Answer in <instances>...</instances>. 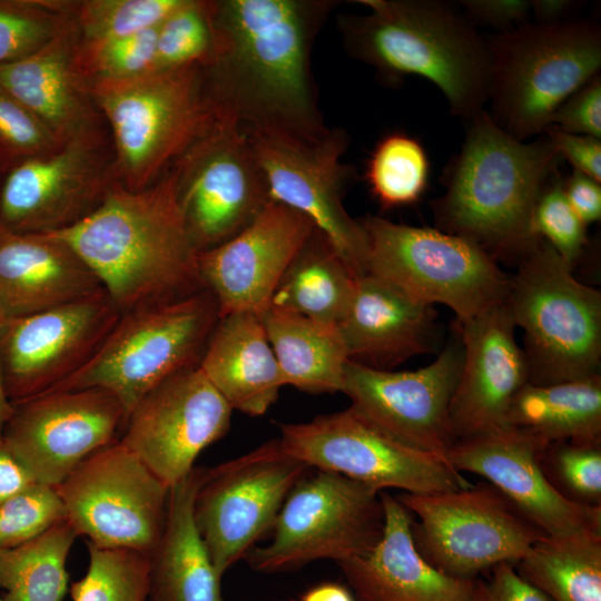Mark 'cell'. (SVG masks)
Here are the masks:
<instances>
[{"label": "cell", "mask_w": 601, "mask_h": 601, "mask_svg": "<svg viewBox=\"0 0 601 601\" xmlns=\"http://www.w3.org/2000/svg\"><path fill=\"white\" fill-rule=\"evenodd\" d=\"M326 0L209 1L211 49L203 63L215 109L245 130L319 140L325 126L311 71Z\"/></svg>", "instance_id": "obj_1"}, {"label": "cell", "mask_w": 601, "mask_h": 601, "mask_svg": "<svg viewBox=\"0 0 601 601\" xmlns=\"http://www.w3.org/2000/svg\"><path fill=\"white\" fill-rule=\"evenodd\" d=\"M49 235L80 257L121 313L206 289L171 167L144 189L114 181L93 211Z\"/></svg>", "instance_id": "obj_2"}, {"label": "cell", "mask_w": 601, "mask_h": 601, "mask_svg": "<svg viewBox=\"0 0 601 601\" xmlns=\"http://www.w3.org/2000/svg\"><path fill=\"white\" fill-rule=\"evenodd\" d=\"M365 14H343L344 47L388 82L406 76L431 81L452 115L469 120L484 109L490 57L482 37L463 13L436 0H357Z\"/></svg>", "instance_id": "obj_3"}, {"label": "cell", "mask_w": 601, "mask_h": 601, "mask_svg": "<svg viewBox=\"0 0 601 601\" xmlns=\"http://www.w3.org/2000/svg\"><path fill=\"white\" fill-rule=\"evenodd\" d=\"M460 151L444 173L445 194L433 203L440 230L474 242L491 256L525 253L533 208L561 159L549 139L520 141L485 109L466 121Z\"/></svg>", "instance_id": "obj_4"}, {"label": "cell", "mask_w": 601, "mask_h": 601, "mask_svg": "<svg viewBox=\"0 0 601 601\" xmlns=\"http://www.w3.org/2000/svg\"><path fill=\"white\" fill-rule=\"evenodd\" d=\"M112 132L114 180L129 190L157 181L205 131L215 116L203 63L124 80L88 82Z\"/></svg>", "instance_id": "obj_5"}, {"label": "cell", "mask_w": 601, "mask_h": 601, "mask_svg": "<svg viewBox=\"0 0 601 601\" xmlns=\"http://www.w3.org/2000/svg\"><path fill=\"white\" fill-rule=\"evenodd\" d=\"M484 39L486 111L520 141L544 132L555 110L601 69V28L593 21L524 22Z\"/></svg>", "instance_id": "obj_6"}, {"label": "cell", "mask_w": 601, "mask_h": 601, "mask_svg": "<svg viewBox=\"0 0 601 601\" xmlns=\"http://www.w3.org/2000/svg\"><path fill=\"white\" fill-rule=\"evenodd\" d=\"M505 304L524 332L529 383L548 385L599 374L601 294L543 239L520 256Z\"/></svg>", "instance_id": "obj_7"}, {"label": "cell", "mask_w": 601, "mask_h": 601, "mask_svg": "<svg viewBox=\"0 0 601 601\" xmlns=\"http://www.w3.org/2000/svg\"><path fill=\"white\" fill-rule=\"evenodd\" d=\"M218 319L219 307L208 289L121 313L92 357L48 393L108 390L127 420L154 387L199 364Z\"/></svg>", "instance_id": "obj_8"}, {"label": "cell", "mask_w": 601, "mask_h": 601, "mask_svg": "<svg viewBox=\"0 0 601 601\" xmlns=\"http://www.w3.org/2000/svg\"><path fill=\"white\" fill-rule=\"evenodd\" d=\"M359 223L366 238L365 273L412 298L447 306L459 323L505 302L510 278L474 242L378 216Z\"/></svg>", "instance_id": "obj_9"}, {"label": "cell", "mask_w": 601, "mask_h": 601, "mask_svg": "<svg viewBox=\"0 0 601 601\" xmlns=\"http://www.w3.org/2000/svg\"><path fill=\"white\" fill-rule=\"evenodd\" d=\"M381 492L337 473L305 475L286 497L269 543L244 560L259 573L298 570L317 560L336 563L372 550L382 538Z\"/></svg>", "instance_id": "obj_10"}, {"label": "cell", "mask_w": 601, "mask_h": 601, "mask_svg": "<svg viewBox=\"0 0 601 601\" xmlns=\"http://www.w3.org/2000/svg\"><path fill=\"white\" fill-rule=\"evenodd\" d=\"M396 497L413 516L411 533L420 555L451 577L476 579L497 564L515 565L546 536L486 481Z\"/></svg>", "instance_id": "obj_11"}, {"label": "cell", "mask_w": 601, "mask_h": 601, "mask_svg": "<svg viewBox=\"0 0 601 601\" xmlns=\"http://www.w3.org/2000/svg\"><path fill=\"white\" fill-rule=\"evenodd\" d=\"M279 443L290 456L378 492L427 494L472 484L440 457L397 440L352 406L306 423L279 424Z\"/></svg>", "instance_id": "obj_12"}, {"label": "cell", "mask_w": 601, "mask_h": 601, "mask_svg": "<svg viewBox=\"0 0 601 601\" xmlns=\"http://www.w3.org/2000/svg\"><path fill=\"white\" fill-rule=\"evenodd\" d=\"M55 489L86 541L149 554L158 544L170 487L118 440L83 459Z\"/></svg>", "instance_id": "obj_13"}, {"label": "cell", "mask_w": 601, "mask_h": 601, "mask_svg": "<svg viewBox=\"0 0 601 601\" xmlns=\"http://www.w3.org/2000/svg\"><path fill=\"white\" fill-rule=\"evenodd\" d=\"M308 469L287 454L278 439L206 467L194 519L219 577L273 529L286 497Z\"/></svg>", "instance_id": "obj_14"}, {"label": "cell", "mask_w": 601, "mask_h": 601, "mask_svg": "<svg viewBox=\"0 0 601 601\" xmlns=\"http://www.w3.org/2000/svg\"><path fill=\"white\" fill-rule=\"evenodd\" d=\"M171 168L181 213L199 253L234 237L269 201L246 130L218 110Z\"/></svg>", "instance_id": "obj_15"}, {"label": "cell", "mask_w": 601, "mask_h": 601, "mask_svg": "<svg viewBox=\"0 0 601 601\" xmlns=\"http://www.w3.org/2000/svg\"><path fill=\"white\" fill-rule=\"evenodd\" d=\"M267 186L269 201L306 216L357 275L365 274L366 238L359 219L343 205L351 169L344 129H329L319 140L270 130H246Z\"/></svg>", "instance_id": "obj_16"}, {"label": "cell", "mask_w": 601, "mask_h": 601, "mask_svg": "<svg viewBox=\"0 0 601 601\" xmlns=\"http://www.w3.org/2000/svg\"><path fill=\"white\" fill-rule=\"evenodd\" d=\"M121 312L107 294L3 318L0 359L11 404L46 394L97 352Z\"/></svg>", "instance_id": "obj_17"}, {"label": "cell", "mask_w": 601, "mask_h": 601, "mask_svg": "<svg viewBox=\"0 0 601 601\" xmlns=\"http://www.w3.org/2000/svg\"><path fill=\"white\" fill-rule=\"evenodd\" d=\"M231 412L198 365L193 366L148 392L129 413L118 441L171 487L228 432Z\"/></svg>", "instance_id": "obj_18"}, {"label": "cell", "mask_w": 601, "mask_h": 601, "mask_svg": "<svg viewBox=\"0 0 601 601\" xmlns=\"http://www.w3.org/2000/svg\"><path fill=\"white\" fill-rule=\"evenodd\" d=\"M126 414L108 390L46 393L13 404L3 437L38 483L57 486L88 455L117 441Z\"/></svg>", "instance_id": "obj_19"}, {"label": "cell", "mask_w": 601, "mask_h": 601, "mask_svg": "<svg viewBox=\"0 0 601 601\" xmlns=\"http://www.w3.org/2000/svg\"><path fill=\"white\" fill-rule=\"evenodd\" d=\"M457 335L433 363L414 371L376 370L348 361L342 392L371 422L447 463L446 454L455 443L449 407L463 364L460 332Z\"/></svg>", "instance_id": "obj_20"}, {"label": "cell", "mask_w": 601, "mask_h": 601, "mask_svg": "<svg viewBox=\"0 0 601 601\" xmlns=\"http://www.w3.org/2000/svg\"><path fill=\"white\" fill-rule=\"evenodd\" d=\"M101 144V136L80 138L11 166L0 187V225L52 234L93 211L115 181Z\"/></svg>", "instance_id": "obj_21"}, {"label": "cell", "mask_w": 601, "mask_h": 601, "mask_svg": "<svg viewBox=\"0 0 601 601\" xmlns=\"http://www.w3.org/2000/svg\"><path fill=\"white\" fill-rule=\"evenodd\" d=\"M546 445L506 426L455 442L446 461L457 472L480 475L495 486L546 536L601 533V508L564 499L548 480L541 464Z\"/></svg>", "instance_id": "obj_22"}, {"label": "cell", "mask_w": 601, "mask_h": 601, "mask_svg": "<svg viewBox=\"0 0 601 601\" xmlns=\"http://www.w3.org/2000/svg\"><path fill=\"white\" fill-rule=\"evenodd\" d=\"M314 229L299 211L268 201L234 237L199 253L200 278L216 298L219 316L242 311L263 313Z\"/></svg>", "instance_id": "obj_23"}, {"label": "cell", "mask_w": 601, "mask_h": 601, "mask_svg": "<svg viewBox=\"0 0 601 601\" xmlns=\"http://www.w3.org/2000/svg\"><path fill=\"white\" fill-rule=\"evenodd\" d=\"M514 328L505 302L459 323L463 364L449 407L454 442L508 426L510 405L529 383L528 361Z\"/></svg>", "instance_id": "obj_24"}, {"label": "cell", "mask_w": 601, "mask_h": 601, "mask_svg": "<svg viewBox=\"0 0 601 601\" xmlns=\"http://www.w3.org/2000/svg\"><path fill=\"white\" fill-rule=\"evenodd\" d=\"M384 529L367 553L338 562L355 601H479L482 580L445 574L417 552L412 514L386 491L381 492Z\"/></svg>", "instance_id": "obj_25"}, {"label": "cell", "mask_w": 601, "mask_h": 601, "mask_svg": "<svg viewBox=\"0 0 601 601\" xmlns=\"http://www.w3.org/2000/svg\"><path fill=\"white\" fill-rule=\"evenodd\" d=\"M436 318L433 305L365 273L357 276L349 305L337 326L349 361L390 371L437 348Z\"/></svg>", "instance_id": "obj_26"}, {"label": "cell", "mask_w": 601, "mask_h": 601, "mask_svg": "<svg viewBox=\"0 0 601 601\" xmlns=\"http://www.w3.org/2000/svg\"><path fill=\"white\" fill-rule=\"evenodd\" d=\"M106 294L101 284L61 239L0 225V314L26 316Z\"/></svg>", "instance_id": "obj_27"}, {"label": "cell", "mask_w": 601, "mask_h": 601, "mask_svg": "<svg viewBox=\"0 0 601 601\" xmlns=\"http://www.w3.org/2000/svg\"><path fill=\"white\" fill-rule=\"evenodd\" d=\"M75 21L37 51L0 65V86L30 109L65 145L100 136L98 109L76 61Z\"/></svg>", "instance_id": "obj_28"}, {"label": "cell", "mask_w": 601, "mask_h": 601, "mask_svg": "<svg viewBox=\"0 0 601 601\" xmlns=\"http://www.w3.org/2000/svg\"><path fill=\"white\" fill-rule=\"evenodd\" d=\"M231 410L260 416L284 386L259 314L249 311L219 316L198 364Z\"/></svg>", "instance_id": "obj_29"}, {"label": "cell", "mask_w": 601, "mask_h": 601, "mask_svg": "<svg viewBox=\"0 0 601 601\" xmlns=\"http://www.w3.org/2000/svg\"><path fill=\"white\" fill-rule=\"evenodd\" d=\"M206 467L191 472L169 491L167 518L150 553L148 601H224L216 572L194 519V502Z\"/></svg>", "instance_id": "obj_30"}, {"label": "cell", "mask_w": 601, "mask_h": 601, "mask_svg": "<svg viewBox=\"0 0 601 601\" xmlns=\"http://www.w3.org/2000/svg\"><path fill=\"white\" fill-rule=\"evenodd\" d=\"M259 316L284 385L314 394L343 391L349 359L337 325L270 306Z\"/></svg>", "instance_id": "obj_31"}, {"label": "cell", "mask_w": 601, "mask_h": 601, "mask_svg": "<svg viewBox=\"0 0 601 601\" xmlns=\"http://www.w3.org/2000/svg\"><path fill=\"white\" fill-rule=\"evenodd\" d=\"M506 425L546 444L601 443V377L548 385L526 383L514 396Z\"/></svg>", "instance_id": "obj_32"}, {"label": "cell", "mask_w": 601, "mask_h": 601, "mask_svg": "<svg viewBox=\"0 0 601 601\" xmlns=\"http://www.w3.org/2000/svg\"><path fill=\"white\" fill-rule=\"evenodd\" d=\"M357 275L315 228L276 286L269 306L338 325Z\"/></svg>", "instance_id": "obj_33"}, {"label": "cell", "mask_w": 601, "mask_h": 601, "mask_svg": "<svg viewBox=\"0 0 601 601\" xmlns=\"http://www.w3.org/2000/svg\"><path fill=\"white\" fill-rule=\"evenodd\" d=\"M515 569L551 601H601V533L544 536Z\"/></svg>", "instance_id": "obj_34"}, {"label": "cell", "mask_w": 601, "mask_h": 601, "mask_svg": "<svg viewBox=\"0 0 601 601\" xmlns=\"http://www.w3.org/2000/svg\"><path fill=\"white\" fill-rule=\"evenodd\" d=\"M77 536L66 520L22 545L0 551L3 601H62L69 582L67 556Z\"/></svg>", "instance_id": "obj_35"}, {"label": "cell", "mask_w": 601, "mask_h": 601, "mask_svg": "<svg viewBox=\"0 0 601 601\" xmlns=\"http://www.w3.org/2000/svg\"><path fill=\"white\" fill-rule=\"evenodd\" d=\"M365 178L372 195L382 207L415 204L428 186L430 160L426 150L412 136L391 132L373 149Z\"/></svg>", "instance_id": "obj_36"}, {"label": "cell", "mask_w": 601, "mask_h": 601, "mask_svg": "<svg viewBox=\"0 0 601 601\" xmlns=\"http://www.w3.org/2000/svg\"><path fill=\"white\" fill-rule=\"evenodd\" d=\"M87 573L70 585L72 601H148L150 554L134 549L101 548L86 541Z\"/></svg>", "instance_id": "obj_37"}, {"label": "cell", "mask_w": 601, "mask_h": 601, "mask_svg": "<svg viewBox=\"0 0 601 601\" xmlns=\"http://www.w3.org/2000/svg\"><path fill=\"white\" fill-rule=\"evenodd\" d=\"M73 21V1L0 0V65L19 60Z\"/></svg>", "instance_id": "obj_38"}, {"label": "cell", "mask_w": 601, "mask_h": 601, "mask_svg": "<svg viewBox=\"0 0 601 601\" xmlns=\"http://www.w3.org/2000/svg\"><path fill=\"white\" fill-rule=\"evenodd\" d=\"M183 0L73 1V21L80 43L127 37L157 27Z\"/></svg>", "instance_id": "obj_39"}, {"label": "cell", "mask_w": 601, "mask_h": 601, "mask_svg": "<svg viewBox=\"0 0 601 601\" xmlns=\"http://www.w3.org/2000/svg\"><path fill=\"white\" fill-rule=\"evenodd\" d=\"M541 464L550 483L564 499L601 508V443H549Z\"/></svg>", "instance_id": "obj_40"}, {"label": "cell", "mask_w": 601, "mask_h": 601, "mask_svg": "<svg viewBox=\"0 0 601 601\" xmlns=\"http://www.w3.org/2000/svg\"><path fill=\"white\" fill-rule=\"evenodd\" d=\"M157 27L101 42L78 41L76 61L87 83L130 79L156 70Z\"/></svg>", "instance_id": "obj_41"}, {"label": "cell", "mask_w": 601, "mask_h": 601, "mask_svg": "<svg viewBox=\"0 0 601 601\" xmlns=\"http://www.w3.org/2000/svg\"><path fill=\"white\" fill-rule=\"evenodd\" d=\"M210 49L209 1L183 0L157 27L156 70L204 63Z\"/></svg>", "instance_id": "obj_42"}, {"label": "cell", "mask_w": 601, "mask_h": 601, "mask_svg": "<svg viewBox=\"0 0 601 601\" xmlns=\"http://www.w3.org/2000/svg\"><path fill=\"white\" fill-rule=\"evenodd\" d=\"M66 520L56 489L36 483L0 505V551L22 545Z\"/></svg>", "instance_id": "obj_43"}, {"label": "cell", "mask_w": 601, "mask_h": 601, "mask_svg": "<svg viewBox=\"0 0 601 601\" xmlns=\"http://www.w3.org/2000/svg\"><path fill=\"white\" fill-rule=\"evenodd\" d=\"M585 227L566 200L562 179L555 173L533 208L529 226L531 237L546 242L573 267L587 244Z\"/></svg>", "instance_id": "obj_44"}, {"label": "cell", "mask_w": 601, "mask_h": 601, "mask_svg": "<svg viewBox=\"0 0 601 601\" xmlns=\"http://www.w3.org/2000/svg\"><path fill=\"white\" fill-rule=\"evenodd\" d=\"M61 146L30 109L0 86V161L9 165L8 169Z\"/></svg>", "instance_id": "obj_45"}, {"label": "cell", "mask_w": 601, "mask_h": 601, "mask_svg": "<svg viewBox=\"0 0 601 601\" xmlns=\"http://www.w3.org/2000/svg\"><path fill=\"white\" fill-rule=\"evenodd\" d=\"M551 126L601 139L600 73L573 92L553 114Z\"/></svg>", "instance_id": "obj_46"}, {"label": "cell", "mask_w": 601, "mask_h": 601, "mask_svg": "<svg viewBox=\"0 0 601 601\" xmlns=\"http://www.w3.org/2000/svg\"><path fill=\"white\" fill-rule=\"evenodd\" d=\"M544 132L560 158L570 162L574 170L601 183V139L570 134L554 126Z\"/></svg>", "instance_id": "obj_47"}, {"label": "cell", "mask_w": 601, "mask_h": 601, "mask_svg": "<svg viewBox=\"0 0 601 601\" xmlns=\"http://www.w3.org/2000/svg\"><path fill=\"white\" fill-rule=\"evenodd\" d=\"M461 6L471 23L479 22L501 31L524 23L531 12L528 0H464Z\"/></svg>", "instance_id": "obj_48"}, {"label": "cell", "mask_w": 601, "mask_h": 601, "mask_svg": "<svg viewBox=\"0 0 601 601\" xmlns=\"http://www.w3.org/2000/svg\"><path fill=\"white\" fill-rule=\"evenodd\" d=\"M479 601H551L525 581L511 563L491 569L489 580L482 581Z\"/></svg>", "instance_id": "obj_49"}, {"label": "cell", "mask_w": 601, "mask_h": 601, "mask_svg": "<svg viewBox=\"0 0 601 601\" xmlns=\"http://www.w3.org/2000/svg\"><path fill=\"white\" fill-rule=\"evenodd\" d=\"M562 186L566 200L584 225L600 220L601 183L573 169Z\"/></svg>", "instance_id": "obj_50"}, {"label": "cell", "mask_w": 601, "mask_h": 601, "mask_svg": "<svg viewBox=\"0 0 601 601\" xmlns=\"http://www.w3.org/2000/svg\"><path fill=\"white\" fill-rule=\"evenodd\" d=\"M38 483L31 473L19 462L3 437V425H0V505Z\"/></svg>", "instance_id": "obj_51"}, {"label": "cell", "mask_w": 601, "mask_h": 601, "mask_svg": "<svg viewBox=\"0 0 601 601\" xmlns=\"http://www.w3.org/2000/svg\"><path fill=\"white\" fill-rule=\"evenodd\" d=\"M531 12L536 23L549 24L566 20L565 17L579 6L572 0H532Z\"/></svg>", "instance_id": "obj_52"}, {"label": "cell", "mask_w": 601, "mask_h": 601, "mask_svg": "<svg viewBox=\"0 0 601 601\" xmlns=\"http://www.w3.org/2000/svg\"><path fill=\"white\" fill-rule=\"evenodd\" d=\"M297 601H355V598L346 587L336 582H324L306 590Z\"/></svg>", "instance_id": "obj_53"}, {"label": "cell", "mask_w": 601, "mask_h": 601, "mask_svg": "<svg viewBox=\"0 0 601 601\" xmlns=\"http://www.w3.org/2000/svg\"><path fill=\"white\" fill-rule=\"evenodd\" d=\"M2 319L3 317L0 314V326H1ZM12 412H13V405L9 401L4 391V386H3L1 359H0V425L6 424V422L10 418Z\"/></svg>", "instance_id": "obj_54"}, {"label": "cell", "mask_w": 601, "mask_h": 601, "mask_svg": "<svg viewBox=\"0 0 601 601\" xmlns=\"http://www.w3.org/2000/svg\"><path fill=\"white\" fill-rule=\"evenodd\" d=\"M0 601H3V598H0Z\"/></svg>", "instance_id": "obj_55"}]
</instances>
